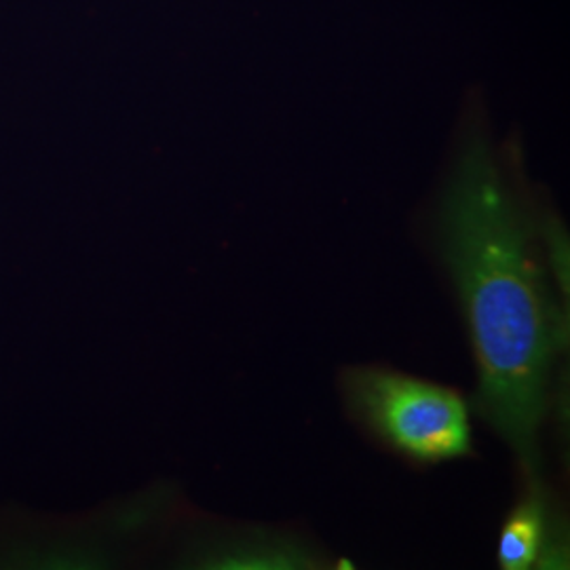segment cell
Listing matches in <instances>:
<instances>
[{"label": "cell", "mask_w": 570, "mask_h": 570, "mask_svg": "<svg viewBox=\"0 0 570 570\" xmlns=\"http://www.w3.org/2000/svg\"><path fill=\"white\" fill-rule=\"evenodd\" d=\"M440 242L468 315L482 407L529 484H541L539 433L550 410L562 322L534 258L529 214L478 125L442 199Z\"/></svg>", "instance_id": "1"}, {"label": "cell", "mask_w": 570, "mask_h": 570, "mask_svg": "<svg viewBox=\"0 0 570 570\" xmlns=\"http://www.w3.org/2000/svg\"><path fill=\"white\" fill-rule=\"evenodd\" d=\"M346 404L376 438L419 463L471 454L468 402L449 387L387 367H348Z\"/></svg>", "instance_id": "2"}, {"label": "cell", "mask_w": 570, "mask_h": 570, "mask_svg": "<svg viewBox=\"0 0 570 570\" xmlns=\"http://www.w3.org/2000/svg\"><path fill=\"white\" fill-rule=\"evenodd\" d=\"M202 569L298 570L317 569V556L303 541L279 532H247L205 546L195 558Z\"/></svg>", "instance_id": "3"}, {"label": "cell", "mask_w": 570, "mask_h": 570, "mask_svg": "<svg viewBox=\"0 0 570 570\" xmlns=\"http://www.w3.org/2000/svg\"><path fill=\"white\" fill-rule=\"evenodd\" d=\"M550 534L543 484H529L527 497L511 511L499 537V564L505 570H527L537 562Z\"/></svg>", "instance_id": "4"}]
</instances>
